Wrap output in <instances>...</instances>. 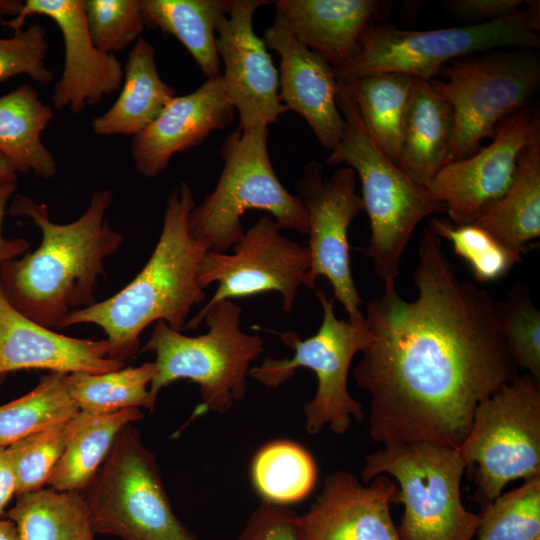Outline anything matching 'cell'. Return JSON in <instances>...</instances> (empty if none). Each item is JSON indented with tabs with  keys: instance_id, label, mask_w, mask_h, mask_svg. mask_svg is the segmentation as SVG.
I'll return each mask as SVG.
<instances>
[{
	"instance_id": "6da1fadb",
	"label": "cell",
	"mask_w": 540,
	"mask_h": 540,
	"mask_svg": "<svg viewBox=\"0 0 540 540\" xmlns=\"http://www.w3.org/2000/svg\"><path fill=\"white\" fill-rule=\"evenodd\" d=\"M408 301L395 281L366 309L371 333L353 370L370 394L368 434L384 446L431 442L459 449L477 405L516 376L497 302L462 281L425 228Z\"/></svg>"
},
{
	"instance_id": "7a4b0ae2",
	"label": "cell",
	"mask_w": 540,
	"mask_h": 540,
	"mask_svg": "<svg viewBox=\"0 0 540 540\" xmlns=\"http://www.w3.org/2000/svg\"><path fill=\"white\" fill-rule=\"evenodd\" d=\"M112 202L111 191H96L80 218L56 224L45 204L22 194L14 197L10 214L30 218L42 233L36 251L0 263V286L17 311L60 329L71 312L97 302L94 290L103 262L123 241L105 219Z\"/></svg>"
},
{
	"instance_id": "3957f363",
	"label": "cell",
	"mask_w": 540,
	"mask_h": 540,
	"mask_svg": "<svg viewBox=\"0 0 540 540\" xmlns=\"http://www.w3.org/2000/svg\"><path fill=\"white\" fill-rule=\"evenodd\" d=\"M194 207L191 186L175 188L167 199L159 240L143 269L110 298L71 312L60 328L97 325L107 336L108 357L123 362L139 353L140 335L152 322L162 320L182 332L192 307L206 298L197 272L208 250L189 230Z\"/></svg>"
},
{
	"instance_id": "277c9868",
	"label": "cell",
	"mask_w": 540,
	"mask_h": 540,
	"mask_svg": "<svg viewBox=\"0 0 540 540\" xmlns=\"http://www.w3.org/2000/svg\"><path fill=\"white\" fill-rule=\"evenodd\" d=\"M241 312L232 300L203 307L182 329H198L205 322L208 332L197 337L173 330L162 320L156 323L139 351L156 354V374L149 387L154 407L161 389L179 379L199 386L196 417L223 414L245 396L250 364L263 353L264 343L259 335L240 329Z\"/></svg>"
},
{
	"instance_id": "5b68a950",
	"label": "cell",
	"mask_w": 540,
	"mask_h": 540,
	"mask_svg": "<svg viewBox=\"0 0 540 540\" xmlns=\"http://www.w3.org/2000/svg\"><path fill=\"white\" fill-rule=\"evenodd\" d=\"M336 102L345 120V130L326 164H345L358 174L361 198L371 227L366 253L384 282L395 281L416 226L425 217L446 209L433 199L424 185L404 174L376 145L348 84L338 81Z\"/></svg>"
},
{
	"instance_id": "8992f818",
	"label": "cell",
	"mask_w": 540,
	"mask_h": 540,
	"mask_svg": "<svg viewBox=\"0 0 540 540\" xmlns=\"http://www.w3.org/2000/svg\"><path fill=\"white\" fill-rule=\"evenodd\" d=\"M540 4L495 21L432 30H405L369 25L353 58L336 71L339 82L396 72L433 80L447 63L499 48L535 49L540 45Z\"/></svg>"
},
{
	"instance_id": "52a82bcc",
	"label": "cell",
	"mask_w": 540,
	"mask_h": 540,
	"mask_svg": "<svg viewBox=\"0 0 540 540\" xmlns=\"http://www.w3.org/2000/svg\"><path fill=\"white\" fill-rule=\"evenodd\" d=\"M268 128L236 130L220 149L223 170L214 190L189 216L192 237L208 251L226 252L244 234L247 210L271 213L281 230L308 234V215L301 199L277 177L268 152Z\"/></svg>"
},
{
	"instance_id": "ba28073f",
	"label": "cell",
	"mask_w": 540,
	"mask_h": 540,
	"mask_svg": "<svg viewBox=\"0 0 540 540\" xmlns=\"http://www.w3.org/2000/svg\"><path fill=\"white\" fill-rule=\"evenodd\" d=\"M466 467L459 449L401 443L366 455L360 478L369 483L386 473L397 481L392 503L404 506L396 526L400 540H472L480 513L468 511L461 500Z\"/></svg>"
},
{
	"instance_id": "9c48e42d",
	"label": "cell",
	"mask_w": 540,
	"mask_h": 540,
	"mask_svg": "<svg viewBox=\"0 0 540 540\" xmlns=\"http://www.w3.org/2000/svg\"><path fill=\"white\" fill-rule=\"evenodd\" d=\"M95 533L123 540H198L175 515L156 456L128 424L85 489Z\"/></svg>"
},
{
	"instance_id": "30bf717a",
	"label": "cell",
	"mask_w": 540,
	"mask_h": 540,
	"mask_svg": "<svg viewBox=\"0 0 540 540\" xmlns=\"http://www.w3.org/2000/svg\"><path fill=\"white\" fill-rule=\"evenodd\" d=\"M316 296L323 309V321L317 333L302 339L296 332L280 333L282 342L294 351L291 358L266 357L248 375L266 387H278L291 379L298 368L312 370L317 378L314 397L303 405L305 428L314 435L327 425L337 435L344 434L353 419H365L362 404L349 393L347 378L354 356L371 340L365 317L340 320L334 311V299L322 290Z\"/></svg>"
},
{
	"instance_id": "8fae6325",
	"label": "cell",
	"mask_w": 540,
	"mask_h": 540,
	"mask_svg": "<svg viewBox=\"0 0 540 540\" xmlns=\"http://www.w3.org/2000/svg\"><path fill=\"white\" fill-rule=\"evenodd\" d=\"M529 50L459 58L441 68L445 80H430L454 111L448 163L477 153L505 120L526 109L540 87V59Z\"/></svg>"
},
{
	"instance_id": "7c38bea8",
	"label": "cell",
	"mask_w": 540,
	"mask_h": 540,
	"mask_svg": "<svg viewBox=\"0 0 540 540\" xmlns=\"http://www.w3.org/2000/svg\"><path fill=\"white\" fill-rule=\"evenodd\" d=\"M459 451L474 467V499L481 507L511 481L540 476V385L515 376L476 407Z\"/></svg>"
},
{
	"instance_id": "4fadbf2b",
	"label": "cell",
	"mask_w": 540,
	"mask_h": 540,
	"mask_svg": "<svg viewBox=\"0 0 540 540\" xmlns=\"http://www.w3.org/2000/svg\"><path fill=\"white\" fill-rule=\"evenodd\" d=\"M309 225L310 268L306 287L313 289L319 276L326 277L333 288V299L343 305L349 319L363 317V303L355 286L351 265L348 228L364 210L356 193V173L350 167L324 177V164L311 161L296 182Z\"/></svg>"
},
{
	"instance_id": "5bb4252c",
	"label": "cell",
	"mask_w": 540,
	"mask_h": 540,
	"mask_svg": "<svg viewBox=\"0 0 540 540\" xmlns=\"http://www.w3.org/2000/svg\"><path fill=\"white\" fill-rule=\"evenodd\" d=\"M310 254L281 232L274 219L264 216L233 245V253L206 251L198 268L197 282L205 289L218 288L204 307L271 291L279 292L284 312H291L299 288L305 285Z\"/></svg>"
},
{
	"instance_id": "9a60e30c",
	"label": "cell",
	"mask_w": 540,
	"mask_h": 540,
	"mask_svg": "<svg viewBox=\"0 0 540 540\" xmlns=\"http://www.w3.org/2000/svg\"><path fill=\"white\" fill-rule=\"evenodd\" d=\"M271 2L230 0L216 27V46L224 65L227 96L239 114L240 131L268 128L287 108L278 92L279 75L263 40L253 30L256 10Z\"/></svg>"
},
{
	"instance_id": "2e32d148",
	"label": "cell",
	"mask_w": 540,
	"mask_h": 540,
	"mask_svg": "<svg viewBox=\"0 0 540 540\" xmlns=\"http://www.w3.org/2000/svg\"><path fill=\"white\" fill-rule=\"evenodd\" d=\"M534 116L528 109L511 116L499 126L488 146L446 164L424 185L433 199L445 206L449 220L472 224L504 197L514 181Z\"/></svg>"
},
{
	"instance_id": "e0dca14e",
	"label": "cell",
	"mask_w": 540,
	"mask_h": 540,
	"mask_svg": "<svg viewBox=\"0 0 540 540\" xmlns=\"http://www.w3.org/2000/svg\"><path fill=\"white\" fill-rule=\"evenodd\" d=\"M32 15L51 18L63 36L65 63L52 95L55 109L80 113L121 87L122 64L115 55L103 53L93 45L83 0H26L16 17L2 19L1 24L16 32Z\"/></svg>"
},
{
	"instance_id": "ac0fdd59",
	"label": "cell",
	"mask_w": 540,
	"mask_h": 540,
	"mask_svg": "<svg viewBox=\"0 0 540 540\" xmlns=\"http://www.w3.org/2000/svg\"><path fill=\"white\" fill-rule=\"evenodd\" d=\"M362 485L351 472L324 479L321 493L297 517L299 540H400L390 514L396 483L384 474Z\"/></svg>"
},
{
	"instance_id": "d6986e66",
	"label": "cell",
	"mask_w": 540,
	"mask_h": 540,
	"mask_svg": "<svg viewBox=\"0 0 540 540\" xmlns=\"http://www.w3.org/2000/svg\"><path fill=\"white\" fill-rule=\"evenodd\" d=\"M262 40L280 56L282 104L303 117L317 140L331 152L345 130V120L336 102L338 80L334 68L295 37L277 10Z\"/></svg>"
},
{
	"instance_id": "ffe728a7",
	"label": "cell",
	"mask_w": 540,
	"mask_h": 540,
	"mask_svg": "<svg viewBox=\"0 0 540 540\" xmlns=\"http://www.w3.org/2000/svg\"><path fill=\"white\" fill-rule=\"evenodd\" d=\"M234 110L222 75L176 96L146 129L133 136L130 151L137 171L149 178L158 176L174 154L200 145L211 132L228 126Z\"/></svg>"
},
{
	"instance_id": "44dd1931",
	"label": "cell",
	"mask_w": 540,
	"mask_h": 540,
	"mask_svg": "<svg viewBox=\"0 0 540 540\" xmlns=\"http://www.w3.org/2000/svg\"><path fill=\"white\" fill-rule=\"evenodd\" d=\"M107 340L62 335L27 318L5 297L0 286V379L22 369L50 372L106 373L125 367L108 357Z\"/></svg>"
},
{
	"instance_id": "7402d4cb",
	"label": "cell",
	"mask_w": 540,
	"mask_h": 540,
	"mask_svg": "<svg viewBox=\"0 0 540 540\" xmlns=\"http://www.w3.org/2000/svg\"><path fill=\"white\" fill-rule=\"evenodd\" d=\"M276 10L295 37L336 71L353 58L375 15V0H278Z\"/></svg>"
},
{
	"instance_id": "603a6c76",
	"label": "cell",
	"mask_w": 540,
	"mask_h": 540,
	"mask_svg": "<svg viewBox=\"0 0 540 540\" xmlns=\"http://www.w3.org/2000/svg\"><path fill=\"white\" fill-rule=\"evenodd\" d=\"M454 111L429 80L414 78L404 114L397 166L425 185L448 163Z\"/></svg>"
},
{
	"instance_id": "cb8c5ba5",
	"label": "cell",
	"mask_w": 540,
	"mask_h": 540,
	"mask_svg": "<svg viewBox=\"0 0 540 540\" xmlns=\"http://www.w3.org/2000/svg\"><path fill=\"white\" fill-rule=\"evenodd\" d=\"M489 233L522 261L527 243L540 237V120L535 115L517 162L514 181L504 197L472 223Z\"/></svg>"
},
{
	"instance_id": "d4e9b609",
	"label": "cell",
	"mask_w": 540,
	"mask_h": 540,
	"mask_svg": "<svg viewBox=\"0 0 540 540\" xmlns=\"http://www.w3.org/2000/svg\"><path fill=\"white\" fill-rule=\"evenodd\" d=\"M175 97V89L158 73L154 47L140 37L128 54L118 98L105 113L92 120V132L99 136H135Z\"/></svg>"
},
{
	"instance_id": "484cf974",
	"label": "cell",
	"mask_w": 540,
	"mask_h": 540,
	"mask_svg": "<svg viewBox=\"0 0 540 540\" xmlns=\"http://www.w3.org/2000/svg\"><path fill=\"white\" fill-rule=\"evenodd\" d=\"M52 118V107L30 85L19 86L0 97V153L17 173L32 172L46 180L55 176L54 155L41 139Z\"/></svg>"
},
{
	"instance_id": "4316f807",
	"label": "cell",
	"mask_w": 540,
	"mask_h": 540,
	"mask_svg": "<svg viewBox=\"0 0 540 540\" xmlns=\"http://www.w3.org/2000/svg\"><path fill=\"white\" fill-rule=\"evenodd\" d=\"M145 27L175 36L207 79L221 75L216 27L230 0H140Z\"/></svg>"
},
{
	"instance_id": "83f0119b",
	"label": "cell",
	"mask_w": 540,
	"mask_h": 540,
	"mask_svg": "<svg viewBox=\"0 0 540 540\" xmlns=\"http://www.w3.org/2000/svg\"><path fill=\"white\" fill-rule=\"evenodd\" d=\"M6 518L15 523L21 540H95L80 492L44 487L19 495Z\"/></svg>"
},
{
	"instance_id": "f1b7e54d",
	"label": "cell",
	"mask_w": 540,
	"mask_h": 540,
	"mask_svg": "<svg viewBox=\"0 0 540 540\" xmlns=\"http://www.w3.org/2000/svg\"><path fill=\"white\" fill-rule=\"evenodd\" d=\"M143 417L140 408L89 415L50 473L46 486L59 491L85 490L108 457L120 430Z\"/></svg>"
},
{
	"instance_id": "f546056e",
	"label": "cell",
	"mask_w": 540,
	"mask_h": 540,
	"mask_svg": "<svg viewBox=\"0 0 540 540\" xmlns=\"http://www.w3.org/2000/svg\"><path fill=\"white\" fill-rule=\"evenodd\" d=\"M413 79L403 73L384 72L368 75L348 84L370 136L396 165Z\"/></svg>"
},
{
	"instance_id": "4dcf8cb0",
	"label": "cell",
	"mask_w": 540,
	"mask_h": 540,
	"mask_svg": "<svg viewBox=\"0 0 540 540\" xmlns=\"http://www.w3.org/2000/svg\"><path fill=\"white\" fill-rule=\"evenodd\" d=\"M317 466L300 444L273 440L263 445L251 463V480L263 502L287 506L304 500L313 490Z\"/></svg>"
},
{
	"instance_id": "1f68e13d",
	"label": "cell",
	"mask_w": 540,
	"mask_h": 540,
	"mask_svg": "<svg viewBox=\"0 0 540 540\" xmlns=\"http://www.w3.org/2000/svg\"><path fill=\"white\" fill-rule=\"evenodd\" d=\"M155 374V362H145L106 373H70L66 385L80 411L91 415L141 407L152 412L149 387Z\"/></svg>"
},
{
	"instance_id": "d6a6232c",
	"label": "cell",
	"mask_w": 540,
	"mask_h": 540,
	"mask_svg": "<svg viewBox=\"0 0 540 540\" xmlns=\"http://www.w3.org/2000/svg\"><path fill=\"white\" fill-rule=\"evenodd\" d=\"M66 376L50 372L30 392L0 406V447L69 420L80 411L68 392Z\"/></svg>"
},
{
	"instance_id": "836d02e7",
	"label": "cell",
	"mask_w": 540,
	"mask_h": 540,
	"mask_svg": "<svg viewBox=\"0 0 540 540\" xmlns=\"http://www.w3.org/2000/svg\"><path fill=\"white\" fill-rule=\"evenodd\" d=\"M90 414L74 417L27 436L6 447L16 480V496L40 490L67 445Z\"/></svg>"
},
{
	"instance_id": "e575fe53",
	"label": "cell",
	"mask_w": 540,
	"mask_h": 540,
	"mask_svg": "<svg viewBox=\"0 0 540 540\" xmlns=\"http://www.w3.org/2000/svg\"><path fill=\"white\" fill-rule=\"evenodd\" d=\"M476 540H540V476L482 507Z\"/></svg>"
},
{
	"instance_id": "d590c367",
	"label": "cell",
	"mask_w": 540,
	"mask_h": 540,
	"mask_svg": "<svg viewBox=\"0 0 540 540\" xmlns=\"http://www.w3.org/2000/svg\"><path fill=\"white\" fill-rule=\"evenodd\" d=\"M428 228L440 239L450 241L455 254L469 264L478 282L502 278L516 263L521 262L489 233L474 224L459 225L448 218H433Z\"/></svg>"
},
{
	"instance_id": "8d00e7d4",
	"label": "cell",
	"mask_w": 540,
	"mask_h": 540,
	"mask_svg": "<svg viewBox=\"0 0 540 540\" xmlns=\"http://www.w3.org/2000/svg\"><path fill=\"white\" fill-rule=\"evenodd\" d=\"M497 311L509 354L516 365L540 378V312L534 306L529 291L515 286Z\"/></svg>"
},
{
	"instance_id": "74e56055",
	"label": "cell",
	"mask_w": 540,
	"mask_h": 540,
	"mask_svg": "<svg viewBox=\"0 0 540 540\" xmlns=\"http://www.w3.org/2000/svg\"><path fill=\"white\" fill-rule=\"evenodd\" d=\"M87 29L101 52H121L145 28L140 0H83Z\"/></svg>"
},
{
	"instance_id": "f35d334b",
	"label": "cell",
	"mask_w": 540,
	"mask_h": 540,
	"mask_svg": "<svg viewBox=\"0 0 540 540\" xmlns=\"http://www.w3.org/2000/svg\"><path fill=\"white\" fill-rule=\"evenodd\" d=\"M48 51L47 33L41 24H32L0 37V82L26 74L40 84H48L54 73L45 64Z\"/></svg>"
},
{
	"instance_id": "ab89813d",
	"label": "cell",
	"mask_w": 540,
	"mask_h": 540,
	"mask_svg": "<svg viewBox=\"0 0 540 540\" xmlns=\"http://www.w3.org/2000/svg\"><path fill=\"white\" fill-rule=\"evenodd\" d=\"M297 517L286 506L262 501L251 513L237 540H299Z\"/></svg>"
},
{
	"instance_id": "60d3db41",
	"label": "cell",
	"mask_w": 540,
	"mask_h": 540,
	"mask_svg": "<svg viewBox=\"0 0 540 540\" xmlns=\"http://www.w3.org/2000/svg\"><path fill=\"white\" fill-rule=\"evenodd\" d=\"M523 3L522 0H449L446 7L455 17L490 22L516 13Z\"/></svg>"
},
{
	"instance_id": "b9f144b4",
	"label": "cell",
	"mask_w": 540,
	"mask_h": 540,
	"mask_svg": "<svg viewBox=\"0 0 540 540\" xmlns=\"http://www.w3.org/2000/svg\"><path fill=\"white\" fill-rule=\"evenodd\" d=\"M17 187V180L0 182V263L16 258L29 249V242L23 238L6 239L2 235V222L7 203Z\"/></svg>"
},
{
	"instance_id": "7bdbcfd3",
	"label": "cell",
	"mask_w": 540,
	"mask_h": 540,
	"mask_svg": "<svg viewBox=\"0 0 540 540\" xmlns=\"http://www.w3.org/2000/svg\"><path fill=\"white\" fill-rule=\"evenodd\" d=\"M16 495V480L6 448L0 447V518Z\"/></svg>"
},
{
	"instance_id": "ee69618b",
	"label": "cell",
	"mask_w": 540,
	"mask_h": 540,
	"mask_svg": "<svg viewBox=\"0 0 540 540\" xmlns=\"http://www.w3.org/2000/svg\"><path fill=\"white\" fill-rule=\"evenodd\" d=\"M0 540H21L15 523L8 518H0Z\"/></svg>"
},
{
	"instance_id": "f6af8a7d",
	"label": "cell",
	"mask_w": 540,
	"mask_h": 540,
	"mask_svg": "<svg viewBox=\"0 0 540 540\" xmlns=\"http://www.w3.org/2000/svg\"><path fill=\"white\" fill-rule=\"evenodd\" d=\"M23 6L21 0H0V20L5 16L16 17Z\"/></svg>"
},
{
	"instance_id": "bcb514c9",
	"label": "cell",
	"mask_w": 540,
	"mask_h": 540,
	"mask_svg": "<svg viewBox=\"0 0 540 540\" xmlns=\"http://www.w3.org/2000/svg\"><path fill=\"white\" fill-rule=\"evenodd\" d=\"M11 179L17 180V171L13 164L0 153V182Z\"/></svg>"
}]
</instances>
